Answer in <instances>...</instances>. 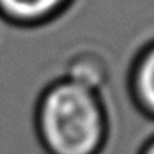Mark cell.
<instances>
[{"mask_svg": "<svg viewBox=\"0 0 154 154\" xmlns=\"http://www.w3.org/2000/svg\"><path fill=\"white\" fill-rule=\"evenodd\" d=\"M33 126L43 154H99L109 137L111 118L97 88L63 76L40 94Z\"/></svg>", "mask_w": 154, "mask_h": 154, "instance_id": "obj_1", "label": "cell"}, {"mask_svg": "<svg viewBox=\"0 0 154 154\" xmlns=\"http://www.w3.org/2000/svg\"><path fill=\"white\" fill-rule=\"evenodd\" d=\"M73 0H0V19L19 28H36L56 19Z\"/></svg>", "mask_w": 154, "mask_h": 154, "instance_id": "obj_2", "label": "cell"}, {"mask_svg": "<svg viewBox=\"0 0 154 154\" xmlns=\"http://www.w3.org/2000/svg\"><path fill=\"white\" fill-rule=\"evenodd\" d=\"M139 154H154V133L144 142V146H142Z\"/></svg>", "mask_w": 154, "mask_h": 154, "instance_id": "obj_4", "label": "cell"}, {"mask_svg": "<svg viewBox=\"0 0 154 154\" xmlns=\"http://www.w3.org/2000/svg\"><path fill=\"white\" fill-rule=\"evenodd\" d=\"M132 92L142 114L154 121V42L140 52L133 64Z\"/></svg>", "mask_w": 154, "mask_h": 154, "instance_id": "obj_3", "label": "cell"}]
</instances>
